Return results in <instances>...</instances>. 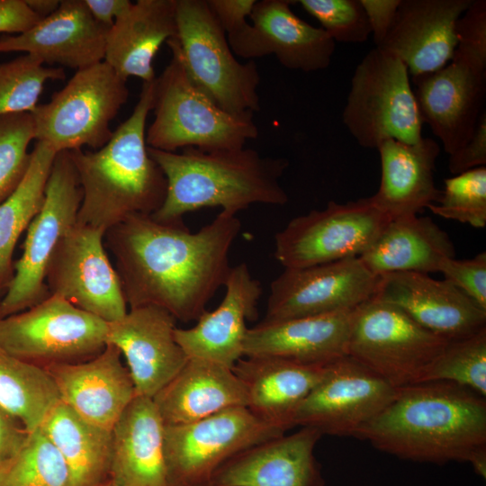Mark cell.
I'll list each match as a JSON object with an SVG mask.
<instances>
[{
    "instance_id": "obj_32",
    "label": "cell",
    "mask_w": 486,
    "mask_h": 486,
    "mask_svg": "<svg viewBox=\"0 0 486 486\" xmlns=\"http://www.w3.org/2000/svg\"><path fill=\"white\" fill-rule=\"evenodd\" d=\"M448 234L429 217L408 215L391 219L359 258L375 275L438 272L442 262L454 257Z\"/></svg>"
},
{
    "instance_id": "obj_29",
    "label": "cell",
    "mask_w": 486,
    "mask_h": 486,
    "mask_svg": "<svg viewBox=\"0 0 486 486\" xmlns=\"http://www.w3.org/2000/svg\"><path fill=\"white\" fill-rule=\"evenodd\" d=\"M381 160V181L371 197L390 219L418 215L435 203L441 191L434 172L440 154L439 144L431 138L416 143L389 139L377 148Z\"/></svg>"
},
{
    "instance_id": "obj_4",
    "label": "cell",
    "mask_w": 486,
    "mask_h": 486,
    "mask_svg": "<svg viewBox=\"0 0 486 486\" xmlns=\"http://www.w3.org/2000/svg\"><path fill=\"white\" fill-rule=\"evenodd\" d=\"M148 152L166 179L164 202L151 214L160 222H181L184 214L202 208L220 207L237 215L252 204L284 205L289 200L280 183L289 164L285 158L245 147L185 148L180 153L148 147Z\"/></svg>"
},
{
    "instance_id": "obj_1",
    "label": "cell",
    "mask_w": 486,
    "mask_h": 486,
    "mask_svg": "<svg viewBox=\"0 0 486 486\" xmlns=\"http://www.w3.org/2000/svg\"><path fill=\"white\" fill-rule=\"evenodd\" d=\"M240 227L236 214L226 212L196 232L183 221L160 222L139 213L106 230L127 305L156 306L176 320L196 321L224 286Z\"/></svg>"
},
{
    "instance_id": "obj_14",
    "label": "cell",
    "mask_w": 486,
    "mask_h": 486,
    "mask_svg": "<svg viewBox=\"0 0 486 486\" xmlns=\"http://www.w3.org/2000/svg\"><path fill=\"white\" fill-rule=\"evenodd\" d=\"M391 219L371 197L328 202L291 220L274 237V257L284 268H302L358 257Z\"/></svg>"
},
{
    "instance_id": "obj_44",
    "label": "cell",
    "mask_w": 486,
    "mask_h": 486,
    "mask_svg": "<svg viewBox=\"0 0 486 486\" xmlns=\"http://www.w3.org/2000/svg\"><path fill=\"white\" fill-rule=\"evenodd\" d=\"M256 0H207L208 5L227 37L233 36L248 25Z\"/></svg>"
},
{
    "instance_id": "obj_6",
    "label": "cell",
    "mask_w": 486,
    "mask_h": 486,
    "mask_svg": "<svg viewBox=\"0 0 486 486\" xmlns=\"http://www.w3.org/2000/svg\"><path fill=\"white\" fill-rule=\"evenodd\" d=\"M177 50L192 82L215 104L230 113L260 110V74L254 60L239 62L207 0H177Z\"/></svg>"
},
{
    "instance_id": "obj_16",
    "label": "cell",
    "mask_w": 486,
    "mask_h": 486,
    "mask_svg": "<svg viewBox=\"0 0 486 486\" xmlns=\"http://www.w3.org/2000/svg\"><path fill=\"white\" fill-rule=\"evenodd\" d=\"M398 390L350 356H343L326 365L322 379L298 408L294 427L354 436L396 398Z\"/></svg>"
},
{
    "instance_id": "obj_49",
    "label": "cell",
    "mask_w": 486,
    "mask_h": 486,
    "mask_svg": "<svg viewBox=\"0 0 486 486\" xmlns=\"http://www.w3.org/2000/svg\"><path fill=\"white\" fill-rule=\"evenodd\" d=\"M31 10L40 19L53 14L59 6V0H25Z\"/></svg>"
},
{
    "instance_id": "obj_17",
    "label": "cell",
    "mask_w": 486,
    "mask_h": 486,
    "mask_svg": "<svg viewBox=\"0 0 486 486\" xmlns=\"http://www.w3.org/2000/svg\"><path fill=\"white\" fill-rule=\"evenodd\" d=\"M379 280L359 256L284 268L270 284L263 320L355 310L375 295Z\"/></svg>"
},
{
    "instance_id": "obj_37",
    "label": "cell",
    "mask_w": 486,
    "mask_h": 486,
    "mask_svg": "<svg viewBox=\"0 0 486 486\" xmlns=\"http://www.w3.org/2000/svg\"><path fill=\"white\" fill-rule=\"evenodd\" d=\"M65 76L63 68L46 67L31 54L0 63V116L32 112L45 83Z\"/></svg>"
},
{
    "instance_id": "obj_34",
    "label": "cell",
    "mask_w": 486,
    "mask_h": 486,
    "mask_svg": "<svg viewBox=\"0 0 486 486\" xmlns=\"http://www.w3.org/2000/svg\"><path fill=\"white\" fill-rule=\"evenodd\" d=\"M57 152L36 141L27 171L13 194L0 203V295L13 276L15 245L41 208L47 181Z\"/></svg>"
},
{
    "instance_id": "obj_31",
    "label": "cell",
    "mask_w": 486,
    "mask_h": 486,
    "mask_svg": "<svg viewBox=\"0 0 486 486\" xmlns=\"http://www.w3.org/2000/svg\"><path fill=\"white\" fill-rule=\"evenodd\" d=\"M152 399L166 426L191 423L248 405L245 387L232 368L197 358H188Z\"/></svg>"
},
{
    "instance_id": "obj_42",
    "label": "cell",
    "mask_w": 486,
    "mask_h": 486,
    "mask_svg": "<svg viewBox=\"0 0 486 486\" xmlns=\"http://www.w3.org/2000/svg\"><path fill=\"white\" fill-rule=\"evenodd\" d=\"M438 272L479 307L486 310V253L468 259H445Z\"/></svg>"
},
{
    "instance_id": "obj_43",
    "label": "cell",
    "mask_w": 486,
    "mask_h": 486,
    "mask_svg": "<svg viewBox=\"0 0 486 486\" xmlns=\"http://www.w3.org/2000/svg\"><path fill=\"white\" fill-rule=\"evenodd\" d=\"M486 165V112L477 123L471 139L460 148L449 155L448 169L452 175L485 166Z\"/></svg>"
},
{
    "instance_id": "obj_33",
    "label": "cell",
    "mask_w": 486,
    "mask_h": 486,
    "mask_svg": "<svg viewBox=\"0 0 486 486\" xmlns=\"http://www.w3.org/2000/svg\"><path fill=\"white\" fill-rule=\"evenodd\" d=\"M39 428L65 460L75 486H100L109 481L112 430L86 421L60 400Z\"/></svg>"
},
{
    "instance_id": "obj_28",
    "label": "cell",
    "mask_w": 486,
    "mask_h": 486,
    "mask_svg": "<svg viewBox=\"0 0 486 486\" xmlns=\"http://www.w3.org/2000/svg\"><path fill=\"white\" fill-rule=\"evenodd\" d=\"M165 423L152 398L135 396L112 429L109 481L114 486H167Z\"/></svg>"
},
{
    "instance_id": "obj_47",
    "label": "cell",
    "mask_w": 486,
    "mask_h": 486,
    "mask_svg": "<svg viewBox=\"0 0 486 486\" xmlns=\"http://www.w3.org/2000/svg\"><path fill=\"white\" fill-rule=\"evenodd\" d=\"M28 435L22 422L0 405V464L20 450Z\"/></svg>"
},
{
    "instance_id": "obj_45",
    "label": "cell",
    "mask_w": 486,
    "mask_h": 486,
    "mask_svg": "<svg viewBox=\"0 0 486 486\" xmlns=\"http://www.w3.org/2000/svg\"><path fill=\"white\" fill-rule=\"evenodd\" d=\"M373 35L375 47H379L390 32L400 0H360Z\"/></svg>"
},
{
    "instance_id": "obj_15",
    "label": "cell",
    "mask_w": 486,
    "mask_h": 486,
    "mask_svg": "<svg viewBox=\"0 0 486 486\" xmlns=\"http://www.w3.org/2000/svg\"><path fill=\"white\" fill-rule=\"evenodd\" d=\"M105 232L77 222L72 226L54 251L45 283L49 294L109 323L122 319L128 305L104 245Z\"/></svg>"
},
{
    "instance_id": "obj_22",
    "label": "cell",
    "mask_w": 486,
    "mask_h": 486,
    "mask_svg": "<svg viewBox=\"0 0 486 486\" xmlns=\"http://www.w3.org/2000/svg\"><path fill=\"white\" fill-rule=\"evenodd\" d=\"M225 294L212 311L205 310L190 328L175 329V338L188 358L214 362L232 368L243 357L247 320L257 317L260 282L245 263L231 266Z\"/></svg>"
},
{
    "instance_id": "obj_2",
    "label": "cell",
    "mask_w": 486,
    "mask_h": 486,
    "mask_svg": "<svg viewBox=\"0 0 486 486\" xmlns=\"http://www.w3.org/2000/svg\"><path fill=\"white\" fill-rule=\"evenodd\" d=\"M354 437L402 460L469 463L486 478V400L450 382L399 388L396 398Z\"/></svg>"
},
{
    "instance_id": "obj_51",
    "label": "cell",
    "mask_w": 486,
    "mask_h": 486,
    "mask_svg": "<svg viewBox=\"0 0 486 486\" xmlns=\"http://www.w3.org/2000/svg\"><path fill=\"white\" fill-rule=\"evenodd\" d=\"M1 298H2V297H0V301H1Z\"/></svg>"
},
{
    "instance_id": "obj_9",
    "label": "cell",
    "mask_w": 486,
    "mask_h": 486,
    "mask_svg": "<svg viewBox=\"0 0 486 486\" xmlns=\"http://www.w3.org/2000/svg\"><path fill=\"white\" fill-rule=\"evenodd\" d=\"M423 123L448 154L472 136L486 96V38L462 34L451 60L441 69L412 78Z\"/></svg>"
},
{
    "instance_id": "obj_7",
    "label": "cell",
    "mask_w": 486,
    "mask_h": 486,
    "mask_svg": "<svg viewBox=\"0 0 486 486\" xmlns=\"http://www.w3.org/2000/svg\"><path fill=\"white\" fill-rule=\"evenodd\" d=\"M342 120L364 148L377 149L389 139L419 141L423 122L405 64L382 49L371 50L354 71Z\"/></svg>"
},
{
    "instance_id": "obj_35",
    "label": "cell",
    "mask_w": 486,
    "mask_h": 486,
    "mask_svg": "<svg viewBox=\"0 0 486 486\" xmlns=\"http://www.w3.org/2000/svg\"><path fill=\"white\" fill-rule=\"evenodd\" d=\"M59 401L57 386L43 368L19 359L0 346V405L28 433L38 428Z\"/></svg>"
},
{
    "instance_id": "obj_18",
    "label": "cell",
    "mask_w": 486,
    "mask_h": 486,
    "mask_svg": "<svg viewBox=\"0 0 486 486\" xmlns=\"http://www.w3.org/2000/svg\"><path fill=\"white\" fill-rule=\"evenodd\" d=\"M295 1H256L242 32L227 37L235 56L253 60L274 55L292 70L313 72L327 68L335 51V41L320 27L301 19L291 9Z\"/></svg>"
},
{
    "instance_id": "obj_26",
    "label": "cell",
    "mask_w": 486,
    "mask_h": 486,
    "mask_svg": "<svg viewBox=\"0 0 486 486\" xmlns=\"http://www.w3.org/2000/svg\"><path fill=\"white\" fill-rule=\"evenodd\" d=\"M354 310L275 321L248 328L243 356H275L309 365H327L347 355Z\"/></svg>"
},
{
    "instance_id": "obj_40",
    "label": "cell",
    "mask_w": 486,
    "mask_h": 486,
    "mask_svg": "<svg viewBox=\"0 0 486 486\" xmlns=\"http://www.w3.org/2000/svg\"><path fill=\"white\" fill-rule=\"evenodd\" d=\"M34 136L31 112L0 116V203L22 180L30 164L29 145Z\"/></svg>"
},
{
    "instance_id": "obj_13",
    "label": "cell",
    "mask_w": 486,
    "mask_h": 486,
    "mask_svg": "<svg viewBox=\"0 0 486 486\" xmlns=\"http://www.w3.org/2000/svg\"><path fill=\"white\" fill-rule=\"evenodd\" d=\"M247 407H234L183 425L166 426L167 486H205L238 453L284 435Z\"/></svg>"
},
{
    "instance_id": "obj_25",
    "label": "cell",
    "mask_w": 486,
    "mask_h": 486,
    "mask_svg": "<svg viewBox=\"0 0 486 486\" xmlns=\"http://www.w3.org/2000/svg\"><path fill=\"white\" fill-rule=\"evenodd\" d=\"M108 28L97 22L84 0H61L58 9L28 31L0 38V52L22 51L44 65L79 70L104 61Z\"/></svg>"
},
{
    "instance_id": "obj_41",
    "label": "cell",
    "mask_w": 486,
    "mask_h": 486,
    "mask_svg": "<svg viewBox=\"0 0 486 486\" xmlns=\"http://www.w3.org/2000/svg\"><path fill=\"white\" fill-rule=\"evenodd\" d=\"M336 42L362 43L371 30L360 0H298Z\"/></svg>"
},
{
    "instance_id": "obj_8",
    "label": "cell",
    "mask_w": 486,
    "mask_h": 486,
    "mask_svg": "<svg viewBox=\"0 0 486 486\" xmlns=\"http://www.w3.org/2000/svg\"><path fill=\"white\" fill-rule=\"evenodd\" d=\"M129 98L127 79L104 60L76 70L68 83L31 112L36 141L55 152L97 150L112 138L111 122Z\"/></svg>"
},
{
    "instance_id": "obj_30",
    "label": "cell",
    "mask_w": 486,
    "mask_h": 486,
    "mask_svg": "<svg viewBox=\"0 0 486 486\" xmlns=\"http://www.w3.org/2000/svg\"><path fill=\"white\" fill-rule=\"evenodd\" d=\"M177 0H138L108 30L104 61L122 77L155 81L154 58L176 35Z\"/></svg>"
},
{
    "instance_id": "obj_27",
    "label": "cell",
    "mask_w": 486,
    "mask_h": 486,
    "mask_svg": "<svg viewBox=\"0 0 486 486\" xmlns=\"http://www.w3.org/2000/svg\"><path fill=\"white\" fill-rule=\"evenodd\" d=\"M243 383L247 408L258 418L285 432L296 411L322 379L326 365H309L275 356H243L232 367Z\"/></svg>"
},
{
    "instance_id": "obj_23",
    "label": "cell",
    "mask_w": 486,
    "mask_h": 486,
    "mask_svg": "<svg viewBox=\"0 0 486 486\" xmlns=\"http://www.w3.org/2000/svg\"><path fill=\"white\" fill-rule=\"evenodd\" d=\"M322 434L302 428L253 446L212 474L210 486H325L314 449Z\"/></svg>"
},
{
    "instance_id": "obj_12",
    "label": "cell",
    "mask_w": 486,
    "mask_h": 486,
    "mask_svg": "<svg viewBox=\"0 0 486 486\" xmlns=\"http://www.w3.org/2000/svg\"><path fill=\"white\" fill-rule=\"evenodd\" d=\"M108 322L58 294L0 319V346L23 361L45 367L80 363L107 345Z\"/></svg>"
},
{
    "instance_id": "obj_10",
    "label": "cell",
    "mask_w": 486,
    "mask_h": 486,
    "mask_svg": "<svg viewBox=\"0 0 486 486\" xmlns=\"http://www.w3.org/2000/svg\"><path fill=\"white\" fill-rule=\"evenodd\" d=\"M449 341L375 297L354 310L347 355L395 388L418 383Z\"/></svg>"
},
{
    "instance_id": "obj_46",
    "label": "cell",
    "mask_w": 486,
    "mask_h": 486,
    "mask_svg": "<svg viewBox=\"0 0 486 486\" xmlns=\"http://www.w3.org/2000/svg\"><path fill=\"white\" fill-rule=\"evenodd\" d=\"M40 20L25 0H0V32L20 34Z\"/></svg>"
},
{
    "instance_id": "obj_24",
    "label": "cell",
    "mask_w": 486,
    "mask_h": 486,
    "mask_svg": "<svg viewBox=\"0 0 486 486\" xmlns=\"http://www.w3.org/2000/svg\"><path fill=\"white\" fill-rule=\"evenodd\" d=\"M120 350L112 344L80 363L43 367L53 379L59 400L86 421L112 430L136 396L135 386Z\"/></svg>"
},
{
    "instance_id": "obj_3",
    "label": "cell",
    "mask_w": 486,
    "mask_h": 486,
    "mask_svg": "<svg viewBox=\"0 0 486 486\" xmlns=\"http://www.w3.org/2000/svg\"><path fill=\"white\" fill-rule=\"evenodd\" d=\"M154 82L142 84L131 114L104 147L69 150L82 190L77 223L106 231L130 215L152 214L162 205L166 179L146 143Z\"/></svg>"
},
{
    "instance_id": "obj_50",
    "label": "cell",
    "mask_w": 486,
    "mask_h": 486,
    "mask_svg": "<svg viewBox=\"0 0 486 486\" xmlns=\"http://www.w3.org/2000/svg\"><path fill=\"white\" fill-rule=\"evenodd\" d=\"M100 486H114L110 481L106 482L105 483L100 485Z\"/></svg>"
},
{
    "instance_id": "obj_39",
    "label": "cell",
    "mask_w": 486,
    "mask_h": 486,
    "mask_svg": "<svg viewBox=\"0 0 486 486\" xmlns=\"http://www.w3.org/2000/svg\"><path fill=\"white\" fill-rule=\"evenodd\" d=\"M428 208L444 219L484 228L486 167H476L445 179L439 198Z\"/></svg>"
},
{
    "instance_id": "obj_20",
    "label": "cell",
    "mask_w": 486,
    "mask_h": 486,
    "mask_svg": "<svg viewBox=\"0 0 486 486\" xmlns=\"http://www.w3.org/2000/svg\"><path fill=\"white\" fill-rule=\"evenodd\" d=\"M374 297L397 306L421 327L447 341L486 328V310L448 281L434 279L428 274H382Z\"/></svg>"
},
{
    "instance_id": "obj_48",
    "label": "cell",
    "mask_w": 486,
    "mask_h": 486,
    "mask_svg": "<svg viewBox=\"0 0 486 486\" xmlns=\"http://www.w3.org/2000/svg\"><path fill=\"white\" fill-rule=\"evenodd\" d=\"M93 18L110 29L116 18L123 14L131 4L130 0H84Z\"/></svg>"
},
{
    "instance_id": "obj_52",
    "label": "cell",
    "mask_w": 486,
    "mask_h": 486,
    "mask_svg": "<svg viewBox=\"0 0 486 486\" xmlns=\"http://www.w3.org/2000/svg\"><path fill=\"white\" fill-rule=\"evenodd\" d=\"M205 486H210V485H205Z\"/></svg>"
},
{
    "instance_id": "obj_21",
    "label": "cell",
    "mask_w": 486,
    "mask_h": 486,
    "mask_svg": "<svg viewBox=\"0 0 486 486\" xmlns=\"http://www.w3.org/2000/svg\"><path fill=\"white\" fill-rule=\"evenodd\" d=\"M472 0H400L382 49L399 58L411 78L433 73L452 58L456 23Z\"/></svg>"
},
{
    "instance_id": "obj_36",
    "label": "cell",
    "mask_w": 486,
    "mask_h": 486,
    "mask_svg": "<svg viewBox=\"0 0 486 486\" xmlns=\"http://www.w3.org/2000/svg\"><path fill=\"white\" fill-rule=\"evenodd\" d=\"M0 486H75L65 460L42 430L29 433L20 450L0 464Z\"/></svg>"
},
{
    "instance_id": "obj_38",
    "label": "cell",
    "mask_w": 486,
    "mask_h": 486,
    "mask_svg": "<svg viewBox=\"0 0 486 486\" xmlns=\"http://www.w3.org/2000/svg\"><path fill=\"white\" fill-rule=\"evenodd\" d=\"M450 382L486 396V328L449 341L419 382Z\"/></svg>"
},
{
    "instance_id": "obj_19",
    "label": "cell",
    "mask_w": 486,
    "mask_h": 486,
    "mask_svg": "<svg viewBox=\"0 0 486 486\" xmlns=\"http://www.w3.org/2000/svg\"><path fill=\"white\" fill-rule=\"evenodd\" d=\"M176 321L164 309L143 306L108 323L107 344L124 356L136 396L153 398L186 364L188 357L175 338Z\"/></svg>"
},
{
    "instance_id": "obj_5",
    "label": "cell",
    "mask_w": 486,
    "mask_h": 486,
    "mask_svg": "<svg viewBox=\"0 0 486 486\" xmlns=\"http://www.w3.org/2000/svg\"><path fill=\"white\" fill-rule=\"evenodd\" d=\"M172 58L154 82V120L146 130L148 147L168 152L178 148L230 150L258 136L254 113H230L208 98L188 76L175 45Z\"/></svg>"
},
{
    "instance_id": "obj_11",
    "label": "cell",
    "mask_w": 486,
    "mask_h": 486,
    "mask_svg": "<svg viewBox=\"0 0 486 486\" xmlns=\"http://www.w3.org/2000/svg\"><path fill=\"white\" fill-rule=\"evenodd\" d=\"M82 190L69 151L57 153L40 210L27 228L21 257L0 301V319L47 298L46 272L63 236L76 223Z\"/></svg>"
}]
</instances>
